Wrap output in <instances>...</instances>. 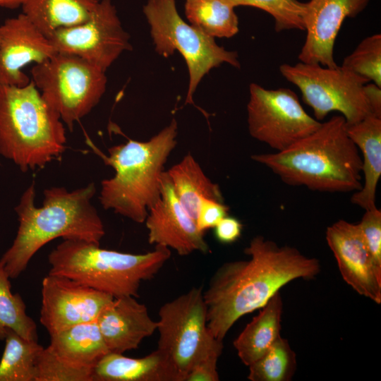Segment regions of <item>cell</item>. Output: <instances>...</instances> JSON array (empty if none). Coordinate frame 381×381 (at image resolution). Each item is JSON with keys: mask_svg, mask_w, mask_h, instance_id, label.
I'll list each match as a JSON object with an SVG mask.
<instances>
[{"mask_svg": "<svg viewBox=\"0 0 381 381\" xmlns=\"http://www.w3.org/2000/svg\"><path fill=\"white\" fill-rule=\"evenodd\" d=\"M244 253L249 259L222 265L203 291L207 327L219 341L239 318L262 308L284 285L313 279L321 270L317 258L260 235L251 239Z\"/></svg>", "mask_w": 381, "mask_h": 381, "instance_id": "obj_1", "label": "cell"}, {"mask_svg": "<svg viewBox=\"0 0 381 381\" xmlns=\"http://www.w3.org/2000/svg\"><path fill=\"white\" fill-rule=\"evenodd\" d=\"M95 193L94 183L71 191L52 187L44 190L42 205L36 207L35 185L29 186L15 208L19 222L16 236L0 259L10 279L19 277L34 255L55 238L100 244L105 231L91 203Z\"/></svg>", "mask_w": 381, "mask_h": 381, "instance_id": "obj_2", "label": "cell"}, {"mask_svg": "<svg viewBox=\"0 0 381 381\" xmlns=\"http://www.w3.org/2000/svg\"><path fill=\"white\" fill-rule=\"evenodd\" d=\"M285 183L321 192L347 193L361 188L362 159L346 132V123L336 115L288 148L251 156Z\"/></svg>", "mask_w": 381, "mask_h": 381, "instance_id": "obj_3", "label": "cell"}, {"mask_svg": "<svg viewBox=\"0 0 381 381\" xmlns=\"http://www.w3.org/2000/svg\"><path fill=\"white\" fill-rule=\"evenodd\" d=\"M177 122L147 141L129 140L109 148L104 163L114 176L101 182L99 200L105 210L142 224L161 195L164 165L177 141Z\"/></svg>", "mask_w": 381, "mask_h": 381, "instance_id": "obj_4", "label": "cell"}, {"mask_svg": "<svg viewBox=\"0 0 381 381\" xmlns=\"http://www.w3.org/2000/svg\"><path fill=\"white\" fill-rule=\"evenodd\" d=\"M65 125L33 81L0 84V154L26 172L42 168L64 151Z\"/></svg>", "mask_w": 381, "mask_h": 381, "instance_id": "obj_5", "label": "cell"}, {"mask_svg": "<svg viewBox=\"0 0 381 381\" xmlns=\"http://www.w3.org/2000/svg\"><path fill=\"white\" fill-rule=\"evenodd\" d=\"M170 256L171 250L161 246L133 254L83 240L64 239L48 256V274L68 277L114 298H137L141 283L154 277Z\"/></svg>", "mask_w": 381, "mask_h": 381, "instance_id": "obj_6", "label": "cell"}, {"mask_svg": "<svg viewBox=\"0 0 381 381\" xmlns=\"http://www.w3.org/2000/svg\"><path fill=\"white\" fill-rule=\"evenodd\" d=\"M105 72L79 56L61 52L34 64L30 71L42 97L70 131L99 102L107 88Z\"/></svg>", "mask_w": 381, "mask_h": 381, "instance_id": "obj_7", "label": "cell"}, {"mask_svg": "<svg viewBox=\"0 0 381 381\" xmlns=\"http://www.w3.org/2000/svg\"><path fill=\"white\" fill-rule=\"evenodd\" d=\"M143 12L156 52L168 57L177 50L186 61L189 73L186 103H193L198 84L212 68L222 63L240 68L236 52L226 50L214 38L185 23L177 12L175 0H148Z\"/></svg>", "mask_w": 381, "mask_h": 381, "instance_id": "obj_8", "label": "cell"}, {"mask_svg": "<svg viewBox=\"0 0 381 381\" xmlns=\"http://www.w3.org/2000/svg\"><path fill=\"white\" fill-rule=\"evenodd\" d=\"M157 348L185 381L193 365L210 353L223 350V341L210 332L202 287H193L159 310Z\"/></svg>", "mask_w": 381, "mask_h": 381, "instance_id": "obj_9", "label": "cell"}, {"mask_svg": "<svg viewBox=\"0 0 381 381\" xmlns=\"http://www.w3.org/2000/svg\"><path fill=\"white\" fill-rule=\"evenodd\" d=\"M279 71L298 87L318 121L339 111L349 125L373 114L366 92V84L370 81L341 66L329 68L300 61L282 64Z\"/></svg>", "mask_w": 381, "mask_h": 381, "instance_id": "obj_10", "label": "cell"}, {"mask_svg": "<svg viewBox=\"0 0 381 381\" xmlns=\"http://www.w3.org/2000/svg\"><path fill=\"white\" fill-rule=\"evenodd\" d=\"M248 128L255 139L279 152L315 131L321 122L303 108L290 89L268 90L250 85Z\"/></svg>", "mask_w": 381, "mask_h": 381, "instance_id": "obj_11", "label": "cell"}, {"mask_svg": "<svg viewBox=\"0 0 381 381\" xmlns=\"http://www.w3.org/2000/svg\"><path fill=\"white\" fill-rule=\"evenodd\" d=\"M48 38L56 52L79 56L104 71L123 52L132 49L111 0H99L87 20L58 29Z\"/></svg>", "mask_w": 381, "mask_h": 381, "instance_id": "obj_12", "label": "cell"}, {"mask_svg": "<svg viewBox=\"0 0 381 381\" xmlns=\"http://www.w3.org/2000/svg\"><path fill=\"white\" fill-rule=\"evenodd\" d=\"M114 298L66 277L48 274L42 283L40 322L49 335L97 321Z\"/></svg>", "mask_w": 381, "mask_h": 381, "instance_id": "obj_13", "label": "cell"}, {"mask_svg": "<svg viewBox=\"0 0 381 381\" xmlns=\"http://www.w3.org/2000/svg\"><path fill=\"white\" fill-rule=\"evenodd\" d=\"M326 241L346 284L380 304L381 269L374 262L358 224L338 220L327 228Z\"/></svg>", "mask_w": 381, "mask_h": 381, "instance_id": "obj_14", "label": "cell"}, {"mask_svg": "<svg viewBox=\"0 0 381 381\" xmlns=\"http://www.w3.org/2000/svg\"><path fill=\"white\" fill-rule=\"evenodd\" d=\"M144 223L150 244L173 249L182 256L210 250L204 233L177 199L166 171L162 178L160 198L149 210Z\"/></svg>", "mask_w": 381, "mask_h": 381, "instance_id": "obj_15", "label": "cell"}, {"mask_svg": "<svg viewBox=\"0 0 381 381\" xmlns=\"http://www.w3.org/2000/svg\"><path fill=\"white\" fill-rule=\"evenodd\" d=\"M56 53L46 37L23 13L0 25V84L23 87L31 79L23 71Z\"/></svg>", "mask_w": 381, "mask_h": 381, "instance_id": "obj_16", "label": "cell"}, {"mask_svg": "<svg viewBox=\"0 0 381 381\" xmlns=\"http://www.w3.org/2000/svg\"><path fill=\"white\" fill-rule=\"evenodd\" d=\"M370 0H310L304 17L306 37L298 59L301 62L335 68V40L346 18H353Z\"/></svg>", "mask_w": 381, "mask_h": 381, "instance_id": "obj_17", "label": "cell"}, {"mask_svg": "<svg viewBox=\"0 0 381 381\" xmlns=\"http://www.w3.org/2000/svg\"><path fill=\"white\" fill-rule=\"evenodd\" d=\"M96 322L109 351L118 353L137 349L157 328L146 306L131 296L114 298Z\"/></svg>", "mask_w": 381, "mask_h": 381, "instance_id": "obj_18", "label": "cell"}, {"mask_svg": "<svg viewBox=\"0 0 381 381\" xmlns=\"http://www.w3.org/2000/svg\"><path fill=\"white\" fill-rule=\"evenodd\" d=\"M349 138L361 152L364 183L351 201L365 210L374 209L381 176V117L370 114L353 124H346Z\"/></svg>", "mask_w": 381, "mask_h": 381, "instance_id": "obj_19", "label": "cell"}, {"mask_svg": "<svg viewBox=\"0 0 381 381\" xmlns=\"http://www.w3.org/2000/svg\"><path fill=\"white\" fill-rule=\"evenodd\" d=\"M92 381H179L166 357L158 349L138 358L108 352L95 365Z\"/></svg>", "mask_w": 381, "mask_h": 381, "instance_id": "obj_20", "label": "cell"}, {"mask_svg": "<svg viewBox=\"0 0 381 381\" xmlns=\"http://www.w3.org/2000/svg\"><path fill=\"white\" fill-rule=\"evenodd\" d=\"M283 300L279 291L260 308L234 341L241 362L249 366L259 359L281 336Z\"/></svg>", "mask_w": 381, "mask_h": 381, "instance_id": "obj_21", "label": "cell"}, {"mask_svg": "<svg viewBox=\"0 0 381 381\" xmlns=\"http://www.w3.org/2000/svg\"><path fill=\"white\" fill-rule=\"evenodd\" d=\"M49 349L75 365L94 368L109 351L96 321L78 324L50 335Z\"/></svg>", "mask_w": 381, "mask_h": 381, "instance_id": "obj_22", "label": "cell"}, {"mask_svg": "<svg viewBox=\"0 0 381 381\" xmlns=\"http://www.w3.org/2000/svg\"><path fill=\"white\" fill-rule=\"evenodd\" d=\"M99 0H23L22 13L46 36L89 18Z\"/></svg>", "mask_w": 381, "mask_h": 381, "instance_id": "obj_23", "label": "cell"}, {"mask_svg": "<svg viewBox=\"0 0 381 381\" xmlns=\"http://www.w3.org/2000/svg\"><path fill=\"white\" fill-rule=\"evenodd\" d=\"M166 172L177 199L195 222L202 198L224 202L219 185L207 176L190 153Z\"/></svg>", "mask_w": 381, "mask_h": 381, "instance_id": "obj_24", "label": "cell"}, {"mask_svg": "<svg viewBox=\"0 0 381 381\" xmlns=\"http://www.w3.org/2000/svg\"><path fill=\"white\" fill-rule=\"evenodd\" d=\"M0 360V381H36L37 363L43 349L38 341L28 340L6 329Z\"/></svg>", "mask_w": 381, "mask_h": 381, "instance_id": "obj_25", "label": "cell"}, {"mask_svg": "<svg viewBox=\"0 0 381 381\" xmlns=\"http://www.w3.org/2000/svg\"><path fill=\"white\" fill-rule=\"evenodd\" d=\"M185 13L192 25L213 38H229L238 32L234 8L222 0H186Z\"/></svg>", "mask_w": 381, "mask_h": 381, "instance_id": "obj_26", "label": "cell"}, {"mask_svg": "<svg viewBox=\"0 0 381 381\" xmlns=\"http://www.w3.org/2000/svg\"><path fill=\"white\" fill-rule=\"evenodd\" d=\"M9 279L0 263V340H4L6 329H11L28 340L38 341L37 325L27 314L21 296L11 292Z\"/></svg>", "mask_w": 381, "mask_h": 381, "instance_id": "obj_27", "label": "cell"}, {"mask_svg": "<svg viewBox=\"0 0 381 381\" xmlns=\"http://www.w3.org/2000/svg\"><path fill=\"white\" fill-rule=\"evenodd\" d=\"M296 355L286 339L279 337L269 349L248 366L251 381H289L296 370Z\"/></svg>", "mask_w": 381, "mask_h": 381, "instance_id": "obj_28", "label": "cell"}, {"mask_svg": "<svg viewBox=\"0 0 381 381\" xmlns=\"http://www.w3.org/2000/svg\"><path fill=\"white\" fill-rule=\"evenodd\" d=\"M232 7L249 6L262 9L274 20L276 32L296 29L305 30L306 4L298 0H222Z\"/></svg>", "mask_w": 381, "mask_h": 381, "instance_id": "obj_29", "label": "cell"}, {"mask_svg": "<svg viewBox=\"0 0 381 381\" xmlns=\"http://www.w3.org/2000/svg\"><path fill=\"white\" fill-rule=\"evenodd\" d=\"M341 66L381 87V35L374 34L363 39L344 58Z\"/></svg>", "mask_w": 381, "mask_h": 381, "instance_id": "obj_30", "label": "cell"}, {"mask_svg": "<svg viewBox=\"0 0 381 381\" xmlns=\"http://www.w3.org/2000/svg\"><path fill=\"white\" fill-rule=\"evenodd\" d=\"M93 369L72 364L47 346L38 358L36 381H92Z\"/></svg>", "mask_w": 381, "mask_h": 381, "instance_id": "obj_31", "label": "cell"}, {"mask_svg": "<svg viewBox=\"0 0 381 381\" xmlns=\"http://www.w3.org/2000/svg\"><path fill=\"white\" fill-rule=\"evenodd\" d=\"M372 258L381 269V211L377 207L365 210L358 224Z\"/></svg>", "mask_w": 381, "mask_h": 381, "instance_id": "obj_32", "label": "cell"}, {"mask_svg": "<svg viewBox=\"0 0 381 381\" xmlns=\"http://www.w3.org/2000/svg\"><path fill=\"white\" fill-rule=\"evenodd\" d=\"M229 207L224 202L210 198H202L196 218L198 228L202 232L214 228L224 217L228 215Z\"/></svg>", "mask_w": 381, "mask_h": 381, "instance_id": "obj_33", "label": "cell"}, {"mask_svg": "<svg viewBox=\"0 0 381 381\" xmlns=\"http://www.w3.org/2000/svg\"><path fill=\"white\" fill-rule=\"evenodd\" d=\"M222 351H215L195 363L189 370L185 381H218L217 361Z\"/></svg>", "mask_w": 381, "mask_h": 381, "instance_id": "obj_34", "label": "cell"}, {"mask_svg": "<svg viewBox=\"0 0 381 381\" xmlns=\"http://www.w3.org/2000/svg\"><path fill=\"white\" fill-rule=\"evenodd\" d=\"M214 229L217 241L222 243L229 244L240 238L243 225L238 219L227 215L222 218Z\"/></svg>", "mask_w": 381, "mask_h": 381, "instance_id": "obj_35", "label": "cell"}, {"mask_svg": "<svg viewBox=\"0 0 381 381\" xmlns=\"http://www.w3.org/2000/svg\"><path fill=\"white\" fill-rule=\"evenodd\" d=\"M366 92L373 114L381 117V87L375 83L366 84Z\"/></svg>", "mask_w": 381, "mask_h": 381, "instance_id": "obj_36", "label": "cell"}, {"mask_svg": "<svg viewBox=\"0 0 381 381\" xmlns=\"http://www.w3.org/2000/svg\"><path fill=\"white\" fill-rule=\"evenodd\" d=\"M23 0H0V6L8 8L16 9L21 6Z\"/></svg>", "mask_w": 381, "mask_h": 381, "instance_id": "obj_37", "label": "cell"}]
</instances>
